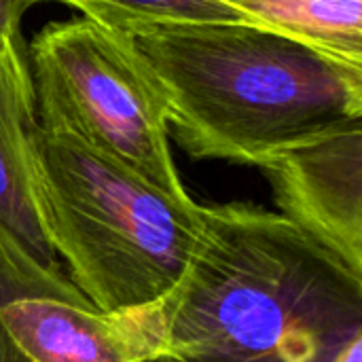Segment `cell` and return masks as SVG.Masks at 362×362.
I'll return each instance as SVG.
<instances>
[{
	"mask_svg": "<svg viewBox=\"0 0 362 362\" xmlns=\"http://www.w3.org/2000/svg\"><path fill=\"white\" fill-rule=\"evenodd\" d=\"M193 257L161 299L110 314L132 362H341L362 341V276L278 212L202 204Z\"/></svg>",
	"mask_w": 362,
	"mask_h": 362,
	"instance_id": "1",
	"label": "cell"
},
{
	"mask_svg": "<svg viewBox=\"0 0 362 362\" xmlns=\"http://www.w3.org/2000/svg\"><path fill=\"white\" fill-rule=\"evenodd\" d=\"M168 100L170 134L193 159L261 168L362 117V66L246 23H174L134 36Z\"/></svg>",
	"mask_w": 362,
	"mask_h": 362,
	"instance_id": "2",
	"label": "cell"
},
{
	"mask_svg": "<svg viewBox=\"0 0 362 362\" xmlns=\"http://www.w3.org/2000/svg\"><path fill=\"white\" fill-rule=\"evenodd\" d=\"M38 208L70 282L102 314H123L168 295L197 246L204 216L78 140L38 127Z\"/></svg>",
	"mask_w": 362,
	"mask_h": 362,
	"instance_id": "3",
	"label": "cell"
},
{
	"mask_svg": "<svg viewBox=\"0 0 362 362\" xmlns=\"http://www.w3.org/2000/svg\"><path fill=\"white\" fill-rule=\"evenodd\" d=\"M42 129L66 134L174 197H191L170 148L168 100L132 34L85 17L25 47Z\"/></svg>",
	"mask_w": 362,
	"mask_h": 362,
	"instance_id": "4",
	"label": "cell"
},
{
	"mask_svg": "<svg viewBox=\"0 0 362 362\" xmlns=\"http://www.w3.org/2000/svg\"><path fill=\"white\" fill-rule=\"evenodd\" d=\"M0 361L132 362L110 314L0 229Z\"/></svg>",
	"mask_w": 362,
	"mask_h": 362,
	"instance_id": "5",
	"label": "cell"
},
{
	"mask_svg": "<svg viewBox=\"0 0 362 362\" xmlns=\"http://www.w3.org/2000/svg\"><path fill=\"white\" fill-rule=\"evenodd\" d=\"M259 170L278 214L362 276V117L288 144Z\"/></svg>",
	"mask_w": 362,
	"mask_h": 362,
	"instance_id": "6",
	"label": "cell"
},
{
	"mask_svg": "<svg viewBox=\"0 0 362 362\" xmlns=\"http://www.w3.org/2000/svg\"><path fill=\"white\" fill-rule=\"evenodd\" d=\"M38 108L21 32L0 40V229L47 267H62L40 221Z\"/></svg>",
	"mask_w": 362,
	"mask_h": 362,
	"instance_id": "7",
	"label": "cell"
},
{
	"mask_svg": "<svg viewBox=\"0 0 362 362\" xmlns=\"http://www.w3.org/2000/svg\"><path fill=\"white\" fill-rule=\"evenodd\" d=\"M242 23L362 66V0H218Z\"/></svg>",
	"mask_w": 362,
	"mask_h": 362,
	"instance_id": "8",
	"label": "cell"
},
{
	"mask_svg": "<svg viewBox=\"0 0 362 362\" xmlns=\"http://www.w3.org/2000/svg\"><path fill=\"white\" fill-rule=\"evenodd\" d=\"M28 11L34 4H64L104 28L138 36L146 30L174 23H242L218 0H19Z\"/></svg>",
	"mask_w": 362,
	"mask_h": 362,
	"instance_id": "9",
	"label": "cell"
},
{
	"mask_svg": "<svg viewBox=\"0 0 362 362\" xmlns=\"http://www.w3.org/2000/svg\"><path fill=\"white\" fill-rule=\"evenodd\" d=\"M25 8L19 0H0V40L21 32V17Z\"/></svg>",
	"mask_w": 362,
	"mask_h": 362,
	"instance_id": "10",
	"label": "cell"
},
{
	"mask_svg": "<svg viewBox=\"0 0 362 362\" xmlns=\"http://www.w3.org/2000/svg\"><path fill=\"white\" fill-rule=\"evenodd\" d=\"M0 362H2V361H0Z\"/></svg>",
	"mask_w": 362,
	"mask_h": 362,
	"instance_id": "11",
	"label": "cell"
}]
</instances>
